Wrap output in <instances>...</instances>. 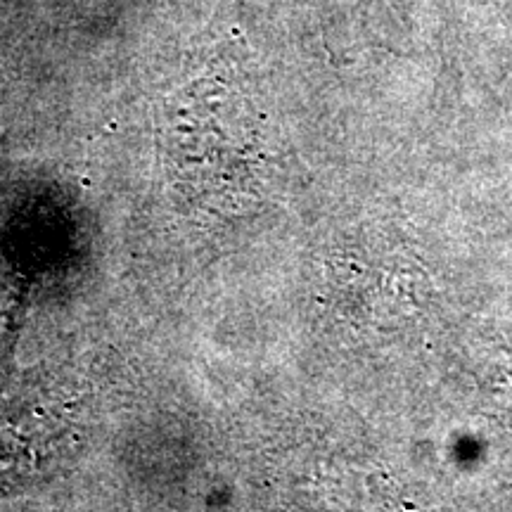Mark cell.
Listing matches in <instances>:
<instances>
[{"mask_svg":"<svg viewBox=\"0 0 512 512\" xmlns=\"http://www.w3.org/2000/svg\"><path fill=\"white\" fill-rule=\"evenodd\" d=\"M166 155L181 188H195L200 197L245 188V169L256 164V143L240 102L209 81L178 93L166 110Z\"/></svg>","mask_w":512,"mask_h":512,"instance_id":"6da1fadb","label":"cell"}]
</instances>
